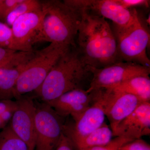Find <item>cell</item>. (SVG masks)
I'll return each instance as SVG.
<instances>
[{"instance_id":"cell-1","label":"cell","mask_w":150,"mask_h":150,"mask_svg":"<svg viewBox=\"0 0 150 150\" xmlns=\"http://www.w3.org/2000/svg\"><path fill=\"white\" fill-rule=\"evenodd\" d=\"M72 7L80 16L76 48L86 64L90 68L100 69L121 62L115 35L105 19Z\"/></svg>"},{"instance_id":"cell-2","label":"cell","mask_w":150,"mask_h":150,"mask_svg":"<svg viewBox=\"0 0 150 150\" xmlns=\"http://www.w3.org/2000/svg\"><path fill=\"white\" fill-rule=\"evenodd\" d=\"M90 74L76 46H71L58 59L35 92L43 102H48L70 91L83 89V84Z\"/></svg>"},{"instance_id":"cell-3","label":"cell","mask_w":150,"mask_h":150,"mask_svg":"<svg viewBox=\"0 0 150 150\" xmlns=\"http://www.w3.org/2000/svg\"><path fill=\"white\" fill-rule=\"evenodd\" d=\"M43 16L35 43L48 42L76 46L79 12L64 1H41Z\"/></svg>"},{"instance_id":"cell-4","label":"cell","mask_w":150,"mask_h":150,"mask_svg":"<svg viewBox=\"0 0 150 150\" xmlns=\"http://www.w3.org/2000/svg\"><path fill=\"white\" fill-rule=\"evenodd\" d=\"M148 23L137 12L134 21L126 27L113 24L112 31L117 42L118 58L121 62H131L149 67L146 53L150 44Z\"/></svg>"},{"instance_id":"cell-5","label":"cell","mask_w":150,"mask_h":150,"mask_svg":"<svg viewBox=\"0 0 150 150\" xmlns=\"http://www.w3.org/2000/svg\"><path fill=\"white\" fill-rule=\"evenodd\" d=\"M70 46L51 43L42 50L35 51L19 76L15 98L18 99L39 88L58 59Z\"/></svg>"},{"instance_id":"cell-6","label":"cell","mask_w":150,"mask_h":150,"mask_svg":"<svg viewBox=\"0 0 150 150\" xmlns=\"http://www.w3.org/2000/svg\"><path fill=\"white\" fill-rule=\"evenodd\" d=\"M90 92L93 96L90 107L74 125L64 126L63 132L71 141L86 136L105 123V112L112 99L113 90L99 88Z\"/></svg>"},{"instance_id":"cell-7","label":"cell","mask_w":150,"mask_h":150,"mask_svg":"<svg viewBox=\"0 0 150 150\" xmlns=\"http://www.w3.org/2000/svg\"><path fill=\"white\" fill-rule=\"evenodd\" d=\"M35 105V150H55L64 131L63 117L46 103Z\"/></svg>"},{"instance_id":"cell-8","label":"cell","mask_w":150,"mask_h":150,"mask_svg":"<svg viewBox=\"0 0 150 150\" xmlns=\"http://www.w3.org/2000/svg\"><path fill=\"white\" fill-rule=\"evenodd\" d=\"M89 69L92 77L86 90L88 93L97 89L111 88L131 78L149 76L150 73L149 67L124 62H117L100 69Z\"/></svg>"},{"instance_id":"cell-9","label":"cell","mask_w":150,"mask_h":150,"mask_svg":"<svg viewBox=\"0 0 150 150\" xmlns=\"http://www.w3.org/2000/svg\"><path fill=\"white\" fill-rule=\"evenodd\" d=\"M70 5L83 9L91 13L110 20L119 27H126L134 21L137 11L127 9L116 0H65Z\"/></svg>"},{"instance_id":"cell-10","label":"cell","mask_w":150,"mask_h":150,"mask_svg":"<svg viewBox=\"0 0 150 150\" xmlns=\"http://www.w3.org/2000/svg\"><path fill=\"white\" fill-rule=\"evenodd\" d=\"M43 13L42 8L21 16L11 26L12 40L10 49L21 52H33L40 30Z\"/></svg>"},{"instance_id":"cell-11","label":"cell","mask_w":150,"mask_h":150,"mask_svg":"<svg viewBox=\"0 0 150 150\" xmlns=\"http://www.w3.org/2000/svg\"><path fill=\"white\" fill-rule=\"evenodd\" d=\"M16 101V108L9 126L30 150H35V103L30 98L23 96Z\"/></svg>"},{"instance_id":"cell-12","label":"cell","mask_w":150,"mask_h":150,"mask_svg":"<svg viewBox=\"0 0 150 150\" xmlns=\"http://www.w3.org/2000/svg\"><path fill=\"white\" fill-rule=\"evenodd\" d=\"M93 102L91 92L84 89L73 90L46 103L62 117L70 115L76 121ZM45 103V102H44Z\"/></svg>"},{"instance_id":"cell-13","label":"cell","mask_w":150,"mask_h":150,"mask_svg":"<svg viewBox=\"0 0 150 150\" xmlns=\"http://www.w3.org/2000/svg\"><path fill=\"white\" fill-rule=\"evenodd\" d=\"M150 134V101L142 102L127 118L121 121L113 136H125L133 140Z\"/></svg>"},{"instance_id":"cell-14","label":"cell","mask_w":150,"mask_h":150,"mask_svg":"<svg viewBox=\"0 0 150 150\" xmlns=\"http://www.w3.org/2000/svg\"><path fill=\"white\" fill-rule=\"evenodd\" d=\"M113 89L112 99L105 112L113 133L121 121L132 113L142 102L137 97Z\"/></svg>"},{"instance_id":"cell-15","label":"cell","mask_w":150,"mask_h":150,"mask_svg":"<svg viewBox=\"0 0 150 150\" xmlns=\"http://www.w3.org/2000/svg\"><path fill=\"white\" fill-rule=\"evenodd\" d=\"M111 88L134 95L142 102L150 101V78L149 76L134 77Z\"/></svg>"},{"instance_id":"cell-16","label":"cell","mask_w":150,"mask_h":150,"mask_svg":"<svg viewBox=\"0 0 150 150\" xmlns=\"http://www.w3.org/2000/svg\"><path fill=\"white\" fill-rule=\"evenodd\" d=\"M113 132L106 123L103 124L86 136L71 141L78 150H82L107 144L112 140Z\"/></svg>"},{"instance_id":"cell-17","label":"cell","mask_w":150,"mask_h":150,"mask_svg":"<svg viewBox=\"0 0 150 150\" xmlns=\"http://www.w3.org/2000/svg\"><path fill=\"white\" fill-rule=\"evenodd\" d=\"M27 63L17 67L0 69V100L14 98L17 81Z\"/></svg>"},{"instance_id":"cell-18","label":"cell","mask_w":150,"mask_h":150,"mask_svg":"<svg viewBox=\"0 0 150 150\" xmlns=\"http://www.w3.org/2000/svg\"><path fill=\"white\" fill-rule=\"evenodd\" d=\"M35 52H21L0 47V69L26 64L34 55Z\"/></svg>"},{"instance_id":"cell-19","label":"cell","mask_w":150,"mask_h":150,"mask_svg":"<svg viewBox=\"0 0 150 150\" xmlns=\"http://www.w3.org/2000/svg\"><path fill=\"white\" fill-rule=\"evenodd\" d=\"M0 150H30L8 125L0 132Z\"/></svg>"},{"instance_id":"cell-20","label":"cell","mask_w":150,"mask_h":150,"mask_svg":"<svg viewBox=\"0 0 150 150\" xmlns=\"http://www.w3.org/2000/svg\"><path fill=\"white\" fill-rule=\"evenodd\" d=\"M42 8L41 1L21 0L12 10L6 18L5 23L11 27L14 22L21 16L30 12L39 10Z\"/></svg>"},{"instance_id":"cell-21","label":"cell","mask_w":150,"mask_h":150,"mask_svg":"<svg viewBox=\"0 0 150 150\" xmlns=\"http://www.w3.org/2000/svg\"><path fill=\"white\" fill-rule=\"evenodd\" d=\"M134 140L125 136L115 137L107 144L82 150H120L124 145Z\"/></svg>"},{"instance_id":"cell-22","label":"cell","mask_w":150,"mask_h":150,"mask_svg":"<svg viewBox=\"0 0 150 150\" xmlns=\"http://www.w3.org/2000/svg\"><path fill=\"white\" fill-rule=\"evenodd\" d=\"M12 40L11 28L0 22V47L10 49Z\"/></svg>"},{"instance_id":"cell-23","label":"cell","mask_w":150,"mask_h":150,"mask_svg":"<svg viewBox=\"0 0 150 150\" xmlns=\"http://www.w3.org/2000/svg\"><path fill=\"white\" fill-rule=\"evenodd\" d=\"M21 0H0V20L5 21L12 10Z\"/></svg>"},{"instance_id":"cell-24","label":"cell","mask_w":150,"mask_h":150,"mask_svg":"<svg viewBox=\"0 0 150 150\" xmlns=\"http://www.w3.org/2000/svg\"><path fill=\"white\" fill-rule=\"evenodd\" d=\"M120 150H150V146L146 142L140 139L127 143Z\"/></svg>"},{"instance_id":"cell-25","label":"cell","mask_w":150,"mask_h":150,"mask_svg":"<svg viewBox=\"0 0 150 150\" xmlns=\"http://www.w3.org/2000/svg\"><path fill=\"white\" fill-rule=\"evenodd\" d=\"M116 2L125 8L131 9L136 7H149V1L147 0H116Z\"/></svg>"},{"instance_id":"cell-26","label":"cell","mask_w":150,"mask_h":150,"mask_svg":"<svg viewBox=\"0 0 150 150\" xmlns=\"http://www.w3.org/2000/svg\"><path fill=\"white\" fill-rule=\"evenodd\" d=\"M73 146L69 138L63 133L55 150H73Z\"/></svg>"},{"instance_id":"cell-27","label":"cell","mask_w":150,"mask_h":150,"mask_svg":"<svg viewBox=\"0 0 150 150\" xmlns=\"http://www.w3.org/2000/svg\"><path fill=\"white\" fill-rule=\"evenodd\" d=\"M16 101L11 99L0 100V116L7 110L15 106Z\"/></svg>"}]
</instances>
